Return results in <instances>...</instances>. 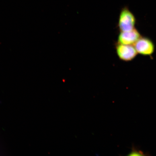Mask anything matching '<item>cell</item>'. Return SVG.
<instances>
[{
	"instance_id": "cell-3",
	"label": "cell",
	"mask_w": 156,
	"mask_h": 156,
	"mask_svg": "<svg viewBox=\"0 0 156 156\" xmlns=\"http://www.w3.org/2000/svg\"><path fill=\"white\" fill-rule=\"evenodd\" d=\"M137 53L144 55H150L154 51V45L153 42L147 38L141 37L134 44Z\"/></svg>"
},
{
	"instance_id": "cell-5",
	"label": "cell",
	"mask_w": 156,
	"mask_h": 156,
	"mask_svg": "<svg viewBox=\"0 0 156 156\" xmlns=\"http://www.w3.org/2000/svg\"><path fill=\"white\" fill-rule=\"evenodd\" d=\"M143 152L141 151H137L134 146L132 147V151L128 155V156H141L144 155Z\"/></svg>"
},
{
	"instance_id": "cell-1",
	"label": "cell",
	"mask_w": 156,
	"mask_h": 156,
	"mask_svg": "<svg viewBox=\"0 0 156 156\" xmlns=\"http://www.w3.org/2000/svg\"><path fill=\"white\" fill-rule=\"evenodd\" d=\"M136 19L127 7L122 9L119 16L118 27L120 32H126L135 28Z\"/></svg>"
},
{
	"instance_id": "cell-2",
	"label": "cell",
	"mask_w": 156,
	"mask_h": 156,
	"mask_svg": "<svg viewBox=\"0 0 156 156\" xmlns=\"http://www.w3.org/2000/svg\"><path fill=\"white\" fill-rule=\"evenodd\" d=\"M116 52L119 59L122 61H131L136 57L137 52L132 45L118 44L115 45Z\"/></svg>"
},
{
	"instance_id": "cell-4",
	"label": "cell",
	"mask_w": 156,
	"mask_h": 156,
	"mask_svg": "<svg viewBox=\"0 0 156 156\" xmlns=\"http://www.w3.org/2000/svg\"><path fill=\"white\" fill-rule=\"evenodd\" d=\"M138 31L135 28L126 32H120L118 43L126 45H133L141 37Z\"/></svg>"
}]
</instances>
